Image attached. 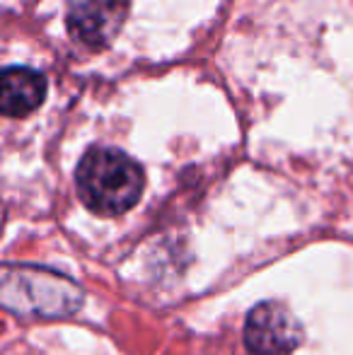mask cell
<instances>
[{
  "label": "cell",
  "mask_w": 353,
  "mask_h": 355,
  "mask_svg": "<svg viewBox=\"0 0 353 355\" xmlns=\"http://www.w3.org/2000/svg\"><path fill=\"white\" fill-rule=\"evenodd\" d=\"M76 187L89 211L104 218H117L138 203L146 187V174L123 150L89 148L78 162Z\"/></svg>",
  "instance_id": "cell-1"
},
{
  "label": "cell",
  "mask_w": 353,
  "mask_h": 355,
  "mask_svg": "<svg viewBox=\"0 0 353 355\" xmlns=\"http://www.w3.org/2000/svg\"><path fill=\"white\" fill-rule=\"evenodd\" d=\"M83 293L76 283L46 268L15 266L5 271L3 302L12 312L39 317H66L80 307Z\"/></svg>",
  "instance_id": "cell-2"
},
{
  "label": "cell",
  "mask_w": 353,
  "mask_h": 355,
  "mask_svg": "<svg viewBox=\"0 0 353 355\" xmlns=\"http://www.w3.org/2000/svg\"><path fill=\"white\" fill-rule=\"evenodd\" d=\"M302 338L298 319L278 302H261L245 324V343L255 355H288Z\"/></svg>",
  "instance_id": "cell-3"
},
{
  "label": "cell",
  "mask_w": 353,
  "mask_h": 355,
  "mask_svg": "<svg viewBox=\"0 0 353 355\" xmlns=\"http://www.w3.org/2000/svg\"><path fill=\"white\" fill-rule=\"evenodd\" d=\"M128 5L131 0H68V32L85 46H104L121 29Z\"/></svg>",
  "instance_id": "cell-4"
},
{
  "label": "cell",
  "mask_w": 353,
  "mask_h": 355,
  "mask_svg": "<svg viewBox=\"0 0 353 355\" xmlns=\"http://www.w3.org/2000/svg\"><path fill=\"white\" fill-rule=\"evenodd\" d=\"M46 97L44 73L27 66H8L0 80V107L5 116H27L42 107Z\"/></svg>",
  "instance_id": "cell-5"
}]
</instances>
